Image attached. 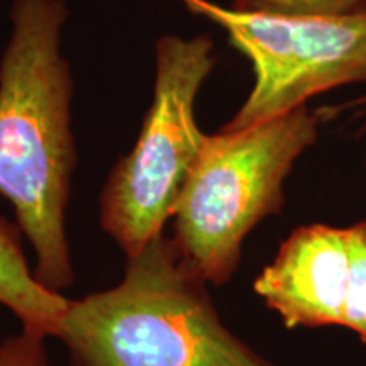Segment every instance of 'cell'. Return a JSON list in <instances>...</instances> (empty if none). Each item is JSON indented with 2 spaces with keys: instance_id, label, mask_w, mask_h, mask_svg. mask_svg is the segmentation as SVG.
Segmentation results:
<instances>
[{
  "instance_id": "cell-1",
  "label": "cell",
  "mask_w": 366,
  "mask_h": 366,
  "mask_svg": "<svg viewBox=\"0 0 366 366\" xmlns=\"http://www.w3.org/2000/svg\"><path fill=\"white\" fill-rule=\"evenodd\" d=\"M65 0H14L0 58V197L34 253V277L48 290L71 287L66 231L76 146L73 76L61 54Z\"/></svg>"
},
{
  "instance_id": "cell-2",
  "label": "cell",
  "mask_w": 366,
  "mask_h": 366,
  "mask_svg": "<svg viewBox=\"0 0 366 366\" xmlns=\"http://www.w3.org/2000/svg\"><path fill=\"white\" fill-rule=\"evenodd\" d=\"M209 287L157 237L116 285L70 299L56 337L68 366H277L222 322Z\"/></svg>"
},
{
  "instance_id": "cell-3",
  "label": "cell",
  "mask_w": 366,
  "mask_h": 366,
  "mask_svg": "<svg viewBox=\"0 0 366 366\" xmlns=\"http://www.w3.org/2000/svg\"><path fill=\"white\" fill-rule=\"evenodd\" d=\"M319 122L302 105L246 129L205 136L173 210L172 239L210 287L232 280L248 236L282 214L287 178L317 143Z\"/></svg>"
},
{
  "instance_id": "cell-4",
  "label": "cell",
  "mask_w": 366,
  "mask_h": 366,
  "mask_svg": "<svg viewBox=\"0 0 366 366\" xmlns=\"http://www.w3.org/2000/svg\"><path fill=\"white\" fill-rule=\"evenodd\" d=\"M216 63L209 34L157 39L153 100L134 148L117 159L100 194V227L126 258L163 236L173 217L207 136L195 104Z\"/></svg>"
},
{
  "instance_id": "cell-5",
  "label": "cell",
  "mask_w": 366,
  "mask_h": 366,
  "mask_svg": "<svg viewBox=\"0 0 366 366\" xmlns=\"http://www.w3.org/2000/svg\"><path fill=\"white\" fill-rule=\"evenodd\" d=\"M216 22L248 58L253 86L221 131H241L307 105L337 86L366 84V9L353 14L241 11L178 0Z\"/></svg>"
},
{
  "instance_id": "cell-6",
  "label": "cell",
  "mask_w": 366,
  "mask_h": 366,
  "mask_svg": "<svg viewBox=\"0 0 366 366\" xmlns=\"http://www.w3.org/2000/svg\"><path fill=\"white\" fill-rule=\"evenodd\" d=\"M347 277L346 227L305 224L282 241L253 290L287 329L342 327Z\"/></svg>"
},
{
  "instance_id": "cell-7",
  "label": "cell",
  "mask_w": 366,
  "mask_h": 366,
  "mask_svg": "<svg viewBox=\"0 0 366 366\" xmlns=\"http://www.w3.org/2000/svg\"><path fill=\"white\" fill-rule=\"evenodd\" d=\"M68 304L70 299L38 282L22 251L19 226L0 216V305L19 319L24 331L56 340Z\"/></svg>"
},
{
  "instance_id": "cell-8",
  "label": "cell",
  "mask_w": 366,
  "mask_h": 366,
  "mask_svg": "<svg viewBox=\"0 0 366 366\" xmlns=\"http://www.w3.org/2000/svg\"><path fill=\"white\" fill-rule=\"evenodd\" d=\"M346 231L350 277L342 327L353 331L366 345V219L346 226Z\"/></svg>"
},
{
  "instance_id": "cell-9",
  "label": "cell",
  "mask_w": 366,
  "mask_h": 366,
  "mask_svg": "<svg viewBox=\"0 0 366 366\" xmlns=\"http://www.w3.org/2000/svg\"><path fill=\"white\" fill-rule=\"evenodd\" d=\"M234 9L280 14H353L366 9V0H232Z\"/></svg>"
},
{
  "instance_id": "cell-10",
  "label": "cell",
  "mask_w": 366,
  "mask_h": 366,
  "mask_svg": "<svg viewBox=\"0 0 366 366\" xmlns=\"http://www.w3.org/2000/svg\"><path fill=\"white\" fill-rule=\"evenodd\" d=\"M41 334L21 329L16 336L0 341V366H54Z\"/></svg>"
},
{
  "instance_id": "cell-11",
  "label": "cell",
  "mask_w": 366,
  "mask_h": 366,
  "mask_svg": "<svg viewBox=\"0 0 366 366\" xmlns=\"http://www.w3.org/2000/svg\"><path fill=\"white\" fill-rule=\"evenodd\" d=\"M363 102H365V109H363V112H361V114L366 116V100H363ZM365 167H366V151H365Z\"/></svg>"
}]
</instances>
